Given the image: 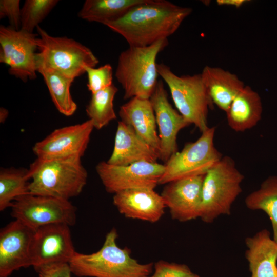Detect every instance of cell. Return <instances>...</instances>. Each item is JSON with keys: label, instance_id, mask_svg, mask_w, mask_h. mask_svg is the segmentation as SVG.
Listing matches in <instances>:
<instances>
[{"label": "cell", "instance_id": "cell-1", "mask_svg": "<svg viewBox=\"0 0 277 277\" xmlns=\"http://www.w3.org/2000/svg\"><path fill=\"white\" fill-rule=\"evenodd\" d=\"M192 11L166 0H145L105 25L123 36L130 47H146L174 33Z\"/></svg>", "mask_w": 277, "mask_h": 277}, {"label": "cell", "instance_id": "cell-2", "mask_svg": "<svg viewBox=\"0 0 277 277\" xmlns=\"http://www.w3.org/2000/svg\"><path fill=\"white\" fill-rule=\"evenodd\" d=\"M117 230L106 235L102 247L90 254L76 251L69 262L72 274L78 277H150L152 263L142 264L131 256L130 249L117 244Z\"/></svg>", "mask_w": 277, "mask_h": 277}, {"label": "cell", "instance_id": "cell-3", "mask_svg": "<svg viewBox=\"0 0 277 277\" xmlns=\"http://www.w3.org/2000/svg\"><path fill=\"white\" fill-rule=\"evenodd\" d=\"M28 170L29 194L66 200L82 192L88 177L81 158L77 157H37Z\"/></svg>", "mask_w": 277, "mask_h": 277}, {"label": "cell", "instance_id": "cell-4", "mask_svg": "<svg viewBox=\"0 0 277 277\" xmlns=\"http://www.w3.org/2000/svg\"><path fill=\"white\" fill-rule=\"evenodd\" d=\"M168 44V39H163L148 46H129L120 53L115 76L125 100L150 99L158 82L156 57Z\"/></svg>", "mask_w": 277, "mask_h": 277}, {"label": "cell", "instance_id": "cell-5", "mask_svg": "<svg viewBox=\"0 0 277 277\" xmlns=\"http://www.w3.org/2000/svg\"><path fill=\"white\" fill-rule=\"evenodd\" d=\"M244 178L234 160L223 156L205 175L199 218L211 223L220 215H229L232 205L242 191Z\"/></svg>", "mask_w": 277, "mask_h": 277}, {"label": "cell", "instance_id": "cell-6", "mask_svg": "<svg viewBox=\"0 0 277 277\" xmlns=\"http://www.w3.org/2000/svg\"><path fill=\"white\" fill-rule=\"evenodd\" d=\"M36 44V64L51 68L74 80L84 73L86 67H95L99 61L88 47L72 38L54 37L40 26Z\"/></svg>", "mask_w": 277, "mask_h": 277}, {"label": "cell", "instance_id": "cell-7", "mask_svg": "<svg viewBox=\"0 0 277 277\" xmlns=\"http://www.w3.org/2000/svg\"><path fill=\"white\" fill-rule=\"evenodd\" d=\"M157 70L168 85L178 112L201 132L207 130L208 109L213 104L201 73L179 76L164 63L157 64Z\"/></svg>", "mask_w": 277, "mask_h": 277}, {"label": "cell", "instance_id": "cell-8", "mask_svg": "<svg viewBox=\"0 0 277 277\" xmlns=\"http://www.w3.org/2000/svg\"><path fill=\"white\" fill-rule=\"evenodd\" d=\"M215 127H209L195 142L187 143L165 162L159 185L189 176L205 174L223 157L214 143Z\"/></svg>", "mask_w": 277, "mask_h": 277}, {"label": "cell", "instance_id": "cell-9", "mask_svg": "<svg viewBox=\"0 0 277 277\" xmlns=\"http://www.w3.org/2000/svg\"><path fill=\"white\" fill-rule=\"evenodd\" d=\"M11 208L15 220L34 230L54 224L71 226L76 222V208L69 200L27 194L16 199Z\"/></svg>", "mask_w": 277, "mask_h": 277}, {"label": "cell", "instance_id": "cell-10", "mask_svg": "<svg viewBox=\"0 0 277 277\" xmlns=\"http://www.w3.org/2000/svg\"><path fill=\"white\" fill-rule=\"evenodd\" d=\"M36 35L10 26L0 27V62L23 82L36 78Z\"/></svg>", "mask_w": 277, "mask_h": 277}, {"label": "cell", "instance_id": "cell-11", "mask_svg": "<svg viewBox=\"0 0 277 277\" xmlns=\"http://www.w3.org/2000/svg\"><path fill=\"white\" fill-rule=\"evenodd\" d=\"M164 165L139 162L126 166H116L101 162L96 172L106 190L110 193L131 189H153L159 185L163 175Z\"/></svg>", "mask_w": 277, "mask_h": 277}, {"label": "cell", "instance_id": "cell-12", "mask_svg": "<svg viewBox=\"0 0 277 277\" xmlns=\"http://www.w3.org/2000/svg\"><path fill=\"white\" fill-rule=\"evenodd\" d=\"M70 226L54 224L35 230L31 248V262L36 270L42 266L61 263H69L74 255Z\"/></svg>", "mask_w": 277, "mask_h": 277}, {"label": "cell", "instance_id": "cell-13", "mask_svg": "<svg viewBox=\"0 0 277 277\" xmlns=\"http://www.w3.org/2000/svg\"><path fill=\"white\" fill-rule=\"evenodd\" d=\"M91 120L54 130L37 142L33 151L37 158H81L88 147L94 129Z\"/></svg>", "mask_w": 277, "mask_h": 277}, {"label": "cell", "instance_id": "cell-14", "mask_svg": "<svg viewBox=\"0 0 277 277\" xmlns=\"http://www.w3.org/2000/svg\"><path fill=\"white\" fill-rule=\"evenodd\" d=\"M35 230L14 220L0 231V277L31 266V248Z\"/></svg>", "mask_w": 277, "mask_h": 277}, {"label": "cell", "instance_id": "cell-15", "mask_svg": "<svg viewBox=\"0 0 277 277\" xmlns=\"http://www.w3.org/2000/svg\"><path fill=\"white\" fill-rule=\"evenodd\" d=\"M205 175L184 177L166 184L161 195L172 219L185 222L200 217Z\"/></svg>", "mask_w": 277, "mask_h": 277}, {"label": "cell", "instance_id": "cell-16", "mask_svg": "<svg viewBox=\"0 0 277 277\" xmlns=\"http://www.w3.org/2000/svg\"><path fill=\"white\" fill-rule=\"evenodd\" d=\"M159 127L160 159L166 162L177 151V135L190 124L170 104L162 80L158 81L150 98Z\"/></svg>", "mask_w": 277, "mask_h": 277}, {"label": "cell", "instance_id": "cell-17", "mask_svg": "<svg viewBox=\"0 0 277 277\" xmlns=\"http://www.w3.org/2000/svg\"><path fill=\"white\" fill-rule=\"evenodd\" d=\"M113 203L126 217L151 223L159 221L166 207L161 195L154 189L137 188L114 194Z\"/></svg>", "mask_w": 277, "mask_h": 277}, {"label": "cell", "instance_id": "cell-18", "mask_svg": "<svg viewBox=\"0 0 277 277\" xmlns=\"http://www.w3.org/2000/svg\"><path fill=\"white\" fill-rule=\"evenodd\" d=\"M159 151L142 139L129 126L119 121L114 148L107 162L116 166H126L139 162L156 163Z\"/></svg>", "mask_w": 277, "mask_h": 277}, {"label": "cell", "instance_id": "cell-19", "mask_svg": "<svg viewBox=\"0 0 277 277\" xmlns=\"http://www.w3.org/2000/svg\"><path fill=\"white\" fill-rule=\"evenodd\" d=\"M118 114L121 121L131 127L160 154V140L156 131L155 116L149 99L132 98L120 107Z\"/></svg>", "mask_w": 277, "mask_h": 277}, {"label": "cell", "instance_id": "cell-20", "mask_svg": "<svg viewBox=\"0 0 277 277\" xmlns=\"http://www.w3.org/2000/svg\"><path fill=\"white\" fill-rule=\"evenodd\" d=\"M251 277H277V243L266 229L245 241Z\"/></svg>", "mask_w": 277, "mask_h": 277}, {"label": "cell", "instance_id": "cell-21", "mask_svg": "<svg viewBox=\"0 0 277 277\" xmlns=\"http://www.w3.org/2000/svg\"><path fill=\"white\" fill-rule=\"evenodd\" d=\"M201 74L212 103L225 112L245 86L236 74L220 67L206 66Z\"/></svg>", "mask_w": 277, "mask_h": 277}, {"label": "cell", "instance_id": "cell-22", "mask_svg": "<svg viewBox=\"0 0 277 277\" xmlns=\"http://www.w3.org/2000/svg\"><path fill=\"white\" fill-rule=\"evenodd\" d=\"M263 106L258 92L245 86L225 112L228 126L236 132H243L255 126L262 117Z\"/></svg>", "mask_w": 277, "mask_h": 277}, {"label": "cell", "instance_id": "cell-23", "mask_svg": "<svg viewBox=\"0 0 277 277\" xmlns=\"http://www.w3.org/2000/svg\"><path fill=\"white\" fill-rule=\"evenodd\" d=\"M36 66L37 71L42 75L57 110L65 116L72 115L77 109L70 91L74 80L42 64H36Z\"/></svg>", "mask_w": 277, "mask_h": 277}, {"label": "cell", "instance_id": "cell-24", "mask_svg": "<svg viewBox=\"0 0 277 277\" xmlns=\"http://www.w3.org/2000/svg\"><path fill=\"white\" fill-rule=\"evenodd\" d=\"M145 0H86L78 16L82 19L104 24L118 19Z\"/></svg>", "mask_w": 277, "mask_h": 277}, {"label": "cell", "instance_id": "cell-25", "mask_svg": "<svg viewBox=\"0 0 277 277\" xmlns=\"http://www.w3.org/2000/svg\"><path fill=\"white\" fill-rule=\"evenodd\" d=\"M247 208L252 210H262L267 214L273 230V240L277 243V175L267 177L259 188L245 199Z\"/></svg>", "mask_w": 277, "mask_h": 277}, {"label": "cell", "instance_id": "cell-26", "mask_svg": "<svg viewBox=\"0 0 277 277\" xmlns=\"http://www.w3.org/2000/svg\"><path fill=\"white\" fill-rule=\"evenodd\" d=\"M28 170L2 168L0 171V211L11 207L17 198L29 194Z\"/></svg>", "mask_w": 277, "mask_h": 277}, {"label": "cell", "instance_id": "cell-27", "mask_svg": "<svg viewBox=\"0 0 277 277\" xmlns=\"http://www.w3.org/2000/svg\"><path fill=\"white\" fill-rule=\"evenodd\" d=\"M118 89L114 85L92 94L86 111L94 128L100 130L116 118L113 101Z\"/></svg>", "mask_w": 277, "mask_h": 277}, {"label": "cell", "instance_id": "cell-28", "mask_svg": "<svg viewBox=\"0 0 277 277\" xmlns=\"http://www.w3.org/2000/svg\"><path fill=\"white\" fill-rule=\"evenodd\" d=\"M57 0H27L21 9V30L33 33L34 29L56 5Z\"/></svg>", "mask_w": 277, "mask_h": 277}, {"label": "cell", "instance_id": "cell-29", "mask_svg": "<svg viewBox=\"0 0 277 277\" xmlns=\"http://www.w3.org/2000/svg\"><path fill=\"white\" fill-rule=\"evenodd\" d=\"M88 90L92 94L105 89L113 84V70L109 64H105L98 68L86 67Z\"/></svg>", "mask_w": 277, "mask_h": 277}, {"label": "cell", "instance_id": "cell-30", "mask_svg": "<svg viewBox=\"0 0 277 277\" xmlns=\"http://www.w3.org/2000/svg\"><path fill=\"white\" fill-rule=\"evenodd\" d=\"M153 268L150 277H200L183 264L160 260L154 264Z\"/></svg>", "mask_w": 277, "mask_h": 277}, {"label": "cell", "instance_id": "cell-31", "mask_svg": "<svg viewBox=\"0 0 277 277\" xmlns=\"http://www.w3.org/2000/svg\"><path fill=\"white\" fill-rule=\"evenodd\" d=\"M7 17L10 27L19 30L21 27V9L19 0H1L0 18Z\"/></svg>", "mask_w": 277, "mask_h": 277}, {"label": "cell", "instance_id": "cell-32", "mask_svg": "<svg viewBox=\"0 0 277 277\" xmlns=\"http://www.w3.org/2000/svg\"><path fill=\"white\" fill-rule=\"evenodd\" d=\"M38 277H71L72 272L69 263H55L45 265L35 270Z\"/></svg>", "mask_w": 277, "mask_h": 277}, {"label": "cell", "instance_id": "cell-33", "mask_svg": "<svg viewBox=\"0 0 277 277\" xmlns=\"http://www.w3.org/2000/svg\"><path fill=\"white\" fill-rule=\"evenodd\" d=\"M249 2L248 0H217L216 4L219 6H231L239 8Z\"/></svg>", "mask_w": 277, "mask_h": 277}, {"label": "cell", "instance_id": "cell-34", "mask_svg": "<svg viewBox=\"0 0 277 277\" xmlns=\"http://www.w3.org/2000/svg\"><path fill=\"white\" fill-rule=\"evenodd\" d=\"M9 112L7 109L2 107L0 109V122L4 123L7 119Z\"/></svg>", "mask_w": 277, "mask_h": 277}]
</instances>
